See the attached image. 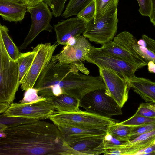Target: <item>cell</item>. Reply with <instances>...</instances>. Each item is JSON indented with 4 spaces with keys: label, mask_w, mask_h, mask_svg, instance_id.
Masks as SVG:
<instances>
[{
    "label": "cell",
    "mask_w": 155,
    "mask_h": 155,
    "mask_svg": "<svg viewBox=\"0 0 155 155\" xmlns=\"http://www.w3.org/2000/svg\"><path fill=\"white\" fill-rule=\"evenodd\" d=\"M0 134V155L72 154L53 123L37 120L8 126Z\"/></svg>",
    "instance_id": "1"
},
{
    "label": "cell",
    "mask_w": 155,
    "mask_h": 155,
    "mask_svg": "<svg viewBox=\"0 0 155 155\" xmlns=\"http://www.w3.org/2000/svg\"><path fill=\"white\" fill-rule=\"evenodd\" d=\"M49 119L58 127L72 126L87 129H95L107 132L111 125L118 121L86 111L72 112L54 111Z\"/></svg>",
    "instance_id": "2"
},
{
    "label": "cell",
    "mask_w": 155,
    "mask_h": 155,
    "mask_svg": "<svg viewBox=\"0 0 155 155\" xmlns=\"http://www.w3.org/2000/svg\"><path fill=\"white\" fill-rule=\"evenodd\" d=\"M18 80V64L9 55L0 37V102H13L20 86Z\"/></svg>",
    "instance_id": "3"
},
{
    "label": "cell",
    "mask_w": 155,
    "mask_h": 155,
    "mask_svg": "<svg viewBox=\"0 0 155 155\" xmlns=\"http://www.w3.org/2000/svg\"><path fill=\"white\" fill-rule=\"evenodd\" d=\"M137 40L131 33L124 31L114 37L113 40L100 48L112 55L118 57L138 69L148 65L147 61L136 51Z\"/></svg>",
    "instance_id": "4"
},
{
    "label": "cell",
    "mask_w": 155,
    "mask_h": 155,
    "mask_svg": "<svg viewBox=\"0 0 155 155\" xmlns=\"http://www.w3.org/2000/svg\"><path fill=\"white\" fill-rule=\"evenodd\" d=\"M79 107L87 112L106 117L123 114L122 108L104 89L95 90L87 93L80 100Z\"/></svg>",
    "instance_id": "5"
},
{
    "label": "cell",
    "mask_w": 155,
    "mask_h": 155,
    "mask_svg": "<svg viewBox=\"0 0 155 155\" xmlns=\"http://www.w3.org/2000/svg\"><path fill=\"white\" fill-rule=\"evenodd\" d=\"M54 110L52 97H43L28 103L12 102L3 114L8 117L40 120L49 118Z\"/></svg>",
    "instance_id": "6"
},
{
    "label": "cell",
    "mask_w": 155,
    "mask_h": 155,
    "mask_svg": "<svg viewBox=\"0 0 155 155\" xmlns=\"http://www.w3.org/2000/svg\"><path fill=\"white\" fill-rule=\"evenodd\" d=\"M118 21L116 8L98 20L87 22L82 35L96 44H107L113 40L117 33Z\"/></svg>",
    "instance_id": "7"
},
{
    "label": "cell",
    "mask_w": 155,
    "mask_h": 155,
    "mask_svg": "<svg viewBox=\"0 0 155 155\" xmlns=\"http://www.w3.org/2000/svg\"><path fill=\"white\" fill-rule=\"evenodd\" d=\"M86 61L97 65L111 70L122 76L128 82L134 76L137 68L122 59L107 53L92 46Z\"/></svg>",
    "instance_id": "8"
},
{
    "label": "cell",
    "mask_w": 155,
    "mask_h": 155,
    "mask_svg": "<svg viewBox=\"0 0 155 155\" xmlns=\"http://www.w3.org/2000/svg\"><path fill=\"white\" fill-rule=\"evenodd\" d=\"M56 43L38 44L33 49L36 53L33 61L21 83V88L23 91L34 87L41 74L51 60L53 54L57 46Z\"/></svg>",
    "instance_id": "9"
},
{
    "label": "cell",
    "mask_w": 155,
    "mask_h": 155,
    "mask_svg": "<svg viewBox=\"0 0 155 155\" xmlns=\"http://www.w3.org/2000/svg\"><path fill=\"white\" fill-rule=\"evenodd\" d=\"M49 7L42 1L35 6L27 7V12L30 14L31 24L28 33L18 48L20 51L26 49L42 31H52L54 28L50 22L53 15Z\"/></svg>",
    "instance_id": "10"
},
{
    "label": "cell",
    "mask_w": 155,
    "mask_h": 155,
    "mask_svg": "<svg viewBox=\"0 0 155 155\" xmlns=\"http://www.w3.org/2000/svg\"><path fill=\"white\" fill-rule=\"evenodd\" d=\"M99 75L105 85L107 94L122 108L127 101L130 88L128 82L122 76L107 68H99Z\"/></svg>",
    "instance_id": "11"
},
{
    "label": "cell",
    "mask_w": 155,
    "mask_h": 155,
    "mask_svg": "<svg viewBox=\"0 0 155 155\" xmlns=\"http://www.w3.org/2000/svg\"><path fill=\"white\" fill-rule=\"evenodd\" d=\"M92 47L87 38L83 35H78L71 39L61 52L53 56L51 59L66 64L86 61Z\"/></svg>",
    "instance_id": "12"
},
{
    "label": "cell",
    "mask_w": 155,
    "mask_h": 155,
    "mask_svg": "<svg viewBox=\"0 0 155 155\" xmlns=\"http://www.w3.org/2000/svg\"><path fill=\"white\" fill-rule=\"evenodd\" d=\"M87 22L77 16L58 22L53 25L59 45H66L72 38L81 35L85 31Z\"/></svg>",
    "instance_id": "13"
},
{
    "label": "cell",
    "mask_w": 155,
    "mask_h": 155,
    "mask_svg": "<svg viewBox=\"0 0 155 155\" xmlns=\"http://www.w3.org/2000/svg\"><path fill=\"white\" fill-rule=\"evenodd\" d=\"M155 140V129L130 140L123 147L111 150L110 153L111 155H136L139 151L153 144Z\"/></svg>",
    "instance_id": "14"
},
{
    "label": "cell",
    "mask_w": 155,
    "mask_h": 155,
    "mask_svg": "<svg viewBox=\"0 0 155 155\" xmlns=\"http://www.w3.org/2000/svg\"><path fill=\"white\" fill-rule=\"evenodd\" d=\"M27 10L22 0H0V15L5 21L20 22L24 18Z\"/></svg>",
    "instance_id": "15"
},
{
    "label": "cell",
    "mask_w": 155,
    "mask_h": 155,
    "mask_svg": "<svg viewBox=\"0 0 155 155\" xmlns=\"http://www.w3.org/2000/svg\"><path fill=\"white\" fill-rule=\"evenodd\" d=\"M105 135L94 136L67 144L76 155H98L104 154L105 151L97 150L102 143Z\"/></svg>",
    "instance_id": "16"
},
{
    "label": "cell",
    "mask_w": 155,
    "mask_h": 155,
    "mask_svg": "<svg viewBox=\"0 0 155 155\" xmlns=\"http://www.w3.org/2000/svg\"><path fill=\"white\" fill-rule=\"evenodd\" d=\"M129 86L146 102L155 103V82L146 78L134 76Z\"/></svg>",
    "instance_id": "17"
},
{
    "label": "cell",
    "mask_w": 155,
    "mask_h": 155,
    "mask_svg": "<svg viewBox=\"0 0 155 155\" xmlns=\"http://www.w3.org/2000/svg\"><path fill=\"white\" fill-rule=\"evenodd\" d=\"M58 127L67 143L94 136L105 135L107 133L100 130L84 129L72 126H62Z\"/></svg>",
    "instance_id": "18"
},
{
    "label": "cell",
    "mask_w": 155,
    "mask_h": 155,
    "mask_svg": "<svg viewBox=\"0 0 155 155\" xmlns=\"http://www.w3.org/2000/svg\"><path fill=\"white\" fill-rule=\"evenodd\" d=\"M55 110L59 112H72L81 111L79 100L67 94L53 96Z\"/></svg>",
    "instance_id": "19"
},
{
    "label": "cell",
    "mask_w": 155,
    "mask_h": 155,
    "mask_svg": "<svg viewBox=\"0 0 155 155\" xmlns=\"http://www.w3.org/2000/svg\"><path fill=\"white\" fill-rule=\"evenodd\" d=\"M142 39L145 46L137 41L134 45L135 49L147 62L155 63V40L144 35H142Z\"/></svg>",
    "instance_id": "20"
},
{
    "label": "cell",
    "mask_w": 155,
    "mask_h": 155,
    "mask_svg": "<svg viewBox=\"0 0 155 155\" xmlns=\"http://www.w3.org/2000/svg\"><path fill=\"white\" fill-rule=\"evenodd\" d=\"M9 31L6 26L0 24V37L9 55L13 60L16 61L21 53L9 36Z\"/></svg>",
    "instance_id": "21"
},
{
    "label": "cell",
    "mask_w": 155,
    "mask_h": 155,
    "mask_svg": "<svg viewBox=\"0 0 155 155\" xmlns=\"http://www.w3.org/2000/svg\"><path fill=\"white\" fill-rule=\"evenodd\" d=\"M33 50L25 53H21L16 61L18 66V84H21L25 76L30 67L35 55Z\"/></svg>",
    "instance_id": "22"
},
{
    "label": "cell",
    "mask_w": 155,
    "mask_h": 155,
    "mask_svg": "<svg viewBox=\"0 0 155 155\" xmlns=\"http://www.w3.org/2000/svg\"><path fill=\"white\" fill-rule=\"evenodd\" d=\"M94 0L95 5L94 21L98 20L113 9L117 8L119 2V0Z\"/></svg>",
    "instance_id": "23"
},
{
    "label": "cell",
    "mask_w": 155,
    "mask_h": 155,
    "mask_svg": "<svg viewBox=\"0 0 155 155\" xmlns=\"http://www.w3.org/2000/svg\"><path fill=\"white\" fill-rule=\"evenodd\" d=\"M93 0H69L65 9L61 15L64 18L77 15L78 12Z\"/></svg>",
    "instance_id": "24"
},
{
    "label": "cell",
    "mask_w": 155,
    "mask_h": 155,
    "mask_svg": "<svg viewBox=\"0 0 155 155\" xmlns=\"http://www.w3.org/2000/svg\"><path fill=\"white\" fill-rule=\"evenodd\" d=\"M132 128L116 123L110 126L107 132L120 140L129 141Z\"/></svg>",
    "instance_id": "25"
},
{
    "label": "cell",
    "mask_w": 155,
    "mask_h": 155,
    "mask_svg": "<svg viewBox=\"0 0 155 155\" xmlns=\"http://www.w3.org/2000/svg\"><path fill=\"white\" fill-rule=\"evenodd\" d=\"M128 142L120 140L107 132L102 143L97 149L106 150L119 148L126 144Z\"/></svg>",
    "instance_id": "26"
},
{
    "label": "cell",
    "mask_w": 155,
    "mask_h": 155,
    "mask_svg": "<svg viewBox=\"0 0 155 155\" xmlns=\"http://www.w3.org/2000/svg\"><path fill=\"white\" fill-rule=\"evenodd\" d=\"M153 123H155V119L146 117L134 114L127 120L120 123H117V124L119 125L134 127Z\"/></svg>",
    "instance_id": "27"
},
{
    "label": "cell",
    "mask_w": 155,
    "mask_h": 155,
    "mask_svg": "<svg viewBox=\"0 0 155 155\" xmlns=\"http://www.w3.org/2000/svg\"><path fill=\"white\" fill-rule=\"evenodd\" d=\"M95 12V3L94 1L93 0L82 9L76 16L88 22L94 19Z\"/></svg>",
    "instance_id": "28"
},
{
    "label": "cell",
    "mask_w": 155,
    "mask_h": 155,
    "mask_svg": "<svg viewBox=\"0 0 155 155\" xmlns=\"http://www.w3.org/2000/svg\"><path fill=\"white\" fill-rule=\"evenodd\" d=\"M67 0H43L52 10L55 17H59L62 13Z\"/></svg>",
    "instance_id": "29"
},
{
    "label": "cell",
    "mask_w": 155,
    "mask_h": 155,
    "mask_svg": "<svg viewBox=\"0 0 155 155\" xmlns=\"http://www.w3.org/2000/svg\"><path fill=\"white\" fill-rule=\"evenodd\" d=\"M130 135V140L143 134L155 129V123H150L144 125L132 127Z\"/></svg>",
    "instance_id": "30"
},
{
    "label": "cell",
    "mask_w": 155,
    "mask_h": 155,
    "mask_svg": "<svg viewBox=\"0 0 155 155\" xmlns=\"http://www.w3.org/2000/svg\"><path fill=\"white\" fill-rule=\"evenodd\" d=\"M36 119L24 118L17 117H8L1 114L0 115V123L8 126L17 125L35 121Z\"/></svg>",
    "instance_id": "31"
},
{
    "label": "cell",
    "mask_w": 155,
    "mask_h": 155,
    "mask_svg": "<svg viewBox=\"0 0 155 155\" xmlns=\"http://www.w3.org/2000/svg\"><path fill=\"white\" fill-rule=\"evenodd\" d=\"M134 115L155 119V111L148 106L147 103L140 104Z\"/></svg>",
    "instance_id": "32"
},
{
    "label": "cell",
    "mask_w": 155,
    "mask_h": 155,
    "mask_svg": "<svg viewBox=\"0 0 155 155\" xmlns=\"http://www.w3.org/2000/svg\"><path fill=\"white\" fill-rule=\"evenodd\" d=\"M38 90L34 87L29 89L24 94L23 99L19 102L22 103H28L40 99L43 97L38 94Z\"/></svg>",
    "instance_id": "33"
},
{
    "label": "cell",
    "mask_w": 155,
    "mask_h": 155,
    "mask_svg": "<svg viewBox=\"0 0 155 155\" xmlns=\"http://www.w3.org/2000/svg\"><path fill=\"white\" fill-rule=\"evenodd\" d=\"M139 6V12L143 16L149 17L152 7V0H137Z\"/></svg>",
    "instance_id": "34"
},
{
    "label": "cell",
    "mask_w": 155,
    "mask_h": 155,
    "mask_svg": "<svg viewBox=\"0 0 155 155\" xmlns=\"http://www.w3.org/2000/svg\"><path fill=\"white\" fill-rule=\"evenodd\" d=\"M155 154V145L154 144L137 153L136 155Z\"/></svg>",
    "instance_id": "35"
},
{
    "label": "cell",
    "mask_w": 155,
    "mask_h": 155,
    "mask_svg": "<svg viewBox=\"0 0 155 155\" xmlns=\"http://www.w3.org/2000/svg\"><path fill=\"white\" fill-rule=\"evenodd\" d=\"M150 22L155 26V0H152V7L149 16Z\"/></svg>",
    "instance_id": "36"
},
{
    "label": "cell",
    "mask_w": 155,
    "mask_h": 155,
    "mask_svg": "<svg viewBox=\"0 0 155 155\" xmlns=\"http://www.w3.org/2000/svg\"><path fill=\"white\" fill-rule=\"evenodd\" d=\"M24 4L27 7H32L35 6L41 2L43 0H22Z\"/></svg>",
    "instance_id": "37"
},
{
    "label": "cell",
    "mask_w": 155,
    "mask_h": 155,
    "mask_svg": "<svg viewBox=\"0 0 155 155\" xmlns=\"http://www.w3.org/2000/svg\"><path fill=\"white\" fill-rule=\"evenodd\" d=\"M10 104L5 102H0V114L4 113L8 108Z\"/></svg>",
    "instance_id": "38"
},
{
    "label": "cell",
    "mask_w": 155,
    "mask_h": 155,
    "mask_svg": "<svg viewBox=\"0 0 155 155\" xmlns=\"http://www.w3.org/2000/svg\"><path fill=\"white\" fill-rule=\"evenodd\" d=\"M153 144L155 145V140L154 141V142Z\"/></svg>",
    "instance_id": "39"
},
{
    "label": "cell",
    "mask_w": 155,
    "mask_h": 155,
    "mask_svg": "<svg viewBox=\"0 0 155 155\" xmlns=\"http://www.w3.org/2000/svg\"><path fill=\"white\" fill-rule=\"evenodd\" d=\"M153 105H154V107L155 108V105L153 104Z\"/></svg>",
    "instance_id": "40"
}]
</instances>
